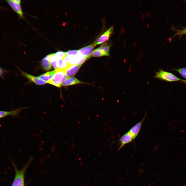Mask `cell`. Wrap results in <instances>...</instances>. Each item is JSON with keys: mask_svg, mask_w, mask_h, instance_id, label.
<instances>
[{"mask_svg": "<svg viewBox=\"0 0 186 186\" xmlns=\"http://www.w3.org/2000/svg\"><path fill=\"white\" fill-rule=\"evenodd\" d=\"M80 53L79 50H70L66 52V56L75 55Z\"/></svg>", "mask_w": 186, "mask_h": 186, "instance_id": "obj_21", "label": "cell"}, {"mask_svg": "<svg viewBox=\"0 0 186 186\" xmlns=\"http://www.w3.org/2000/svg\"><path fill=\"white\" fill-rule=\"evenodd\" d=\"M21 75L27 78L30 81L38 85H43L45 84L46 82L40 80L38 77L34 76L25 72L19 69Z\"/></svg>", "mask_w": 186, "mask_h": 186, "instance_id": "obj_11", "label": "cell"}, {"mask_svg": "<svg viewBox=\"0 0 186 186\" xmlns=\"http://www.w3.org/2000/svg\"><path fill=\"white\" fill-rule=\"evenodd\" d=\"M154 77L155 78L161 80L169 82L178 81H183L184 80L178 78L171 73L162 69L156 72Z\"/></svg>", "mask_w": 186, "mask_h": 186, "instance_id": "obj_3", "label": "cell"}, {"mask_svg": "<svg viewBox=\"0 0 186 186\" xmlns=\"http://www.w3.org/2000/svg\"><path fill=\"white\" fill-rule=\"evenodd\" d=\"M8 72V71L0 67V77L4 78V74Z\"/></svg>", "mask_w": 186, "mask_h": 186, "instance_id": "obj_23", "label": "cell"}, {"mask_svg": "<svg viewBox=\"0 0 186 186\" xmlns=\"http://www.w3.org/2000/svg\"><path fill=\"white\" fill-rule=\"evenodd\" d=\"M71 65H72L68 63L63 59L57 60L56 62V65L58 69L65 70Z\"/></svg>", "mask_w": 186, "mask_h": 186, "instance_id": "obj_16", "label": "cell"}, {"mask_svg": "<svg viewBox=\"0 0 186 186\" xmlns=\"http://www.w3.org/2000/svg\"><path fill=\"white\" fill-rule=\"evenodd\" d=\"M51 54L48 55L44 57L41 61L42 66L46 71H49L51 68V65L50 60Z\"/></svg>", "mask_w": 186, "mask_h": 186, "instance_id": "obj_15", "label": "cell"}, {"mask_svg": "<svg viewBox=\"0 0 186 186\" xmlns=\"http://www.w3.org/2000/svg\"><path fill=\"white\" fill-rule=\"evenodd\" d=\"M66 52L59 51L53 53V55L56 59L57 60L60 59H63L66 56Z\"/></svg>", "mask_w": 186, "mask_h": 186, "instance_id": "obj_18", "label": "cell"}, {"mask_svg": "<svg viewBox=\"0 0 186 186\" xmlns=\"http://www.w3.org/2000/svg\"><path fill=\"white\" fill-rule=\"evenodd\" d=\"M134 140L133 137L129 131L123 135L120 138L115 142H119L120 146L118 151L120 150L126 144L131 142Z\"/></svg>", "mask_w": 186, "mask_h": 186, "instance_id": "obj_5", "label": "cell"}, {"mask_svg": "<svg viewBox=\"0 0 186 186\" xmlns=\"http://www.w3.org/2000/svg\"><path fill=\"white\" fill-rule=\"evenodd\" d=\"M32 158L20 170H18L14 166L16 174L15 178L12 186H24V175L25 171L29 165Z\"/></svg>", "mask_w": 186, "mask_h": 186, "instance_id": "obj_1", "label": "cell"}, {"mask_svg": "<svg viewBox=\"0 0 186 186\" xmlns=\"http://www.w3.org/2000/svg\"><path fill=\"white\" fill-rule=\"evenodd\" d=\"M183 82H184L186 84V80H184Z\"/></svg>", "mask_w": 186, "mask_h": 186, "instance_id": "obj_25", "label": "cell"}, {"mask_svg": "<svg viewBox=\"0 0 186 186\" xmlns=\"http://www.w3.org/2000/svg\"><path fill=\"white\" fill-rule=\"evenodd\" d=\"M27 107L20 108L15 110L10 111H0V118L10 115L13 117L18 115L20 112L23 109H26Z\"/></svg>", "mask_w": 186, "mask_h": 186, "instance_id": "obj_12", "label": "cell"}, {"mask_svg": "<svg viewBox=\"0 0 186 186\" xmlns=\"http://www.w3.org/2000/svg\"><path fill=\"white\" fill-rule=\"evenodd\" d=\"M96 40L90 44L79 49L81 53L85 57L90 58L95 45Z\"/></svg>", "mask_w": 186, "mask_h": 186, "instance_id": "obj_9", "label": "cell"}, {"mask_svg": "<svg viewBox=\"0 0 186 186\" xmlns=\"http://www.w3.org/2000/svg\"><path fill=\"white\" fill-rule=\"evenodd\" d=\"M177 32L175 35H181L183 34H186V27L183 30H177Z\"/></svg>", "mask_w": 186, "mask_h": 186, "instance_id": "obj_22", "label": "cell"}, {"mask_svg": "<svg viewBox=\"0 0 186 186\" xmlns=\"http://www.w3.org/2000/svg\"><path fill=\"white\" fill-rule=\"evenodd\" d=\"M89 58L80 53L75 55L66 56L63 59L71 65H82Z\"/></svg>", "mask_w": 186, "mask_h": 186, "instance_id": "obj_4", "label": "cell"}, {"mask_svg": "<svg viewBox=\"0 0 186 186\" xmlns=\"http://www.w3.org/2000/svg\"><path fill=\"white\" fill-rule=\"evenodd\" d=\"M56 69L52 71L48 72L39 76L38 77L41 80L45 81L47 83L51 80L53 78Z\"/></svg>", "mask_w": 186, "mask_h": 186, "instance_id": "obj_14", "label": "cell"}, {"mask_svg": "<svg viewBox=\"0 0 186 186\" xmlns=\"http://www.w3.org/2000/svg\"><path fill=\"white\" fill-rule=\"evenodd\" d=\"M111 46V44H109L107 45H104L103 44L101 45L100 47L96 49L100 50H102L104 51L109 56V50Z\"/></svg>", "mask_w": 186, "mask_h": 186, "instance_id": "obj_19", "label": "cell"}, {"mask_svg": "<svg viewBox=\"0 0 186 186\" xmlns=\"http://www.w3.org/2000/svg\"><path fill=\"white\" fill-rule=\"evenodd\" d=\"M104 56H109V55L104 51L96 49L93 51L91 57H99Z\"/></svg>", "mask_w": 186, "mask_h": 186, "instance_id": "obj_17", "label": "cell"}, {"mask_svg": "<svg viewBox=\"0 0 186 186\" xmlns=\"http://www.w3.org/2000/svg\"><path fill=\"white\" fill-rule=\"evenodd\" d=\"M84 83H86L81 81L76 78L72 77L67 78L62 83L61 86H67L78 84Z\"/></svg>", "mask_w": 186, "mask_h": 186, "instance_id": "obj_13", "label": "cell"}, {"mask_svg": "<svg viewBox=\"0 0 186 186\" xmlns=\"http://www.w3.org/2000/svg\"><path fill=\"white\" fill-rule=\"evenodd\" d=\"M113 27H111L102 35L97 40H96L95 43V45L101 44L108 40L113 32Z\"/></svg>", "mask_w": 186, "mask_h": 186, "instance_id": "obj_7", "label": "cell"}, {"mask_svg": "<svg viewBox=\"0 0 186 186\" xmlns=\"http://www.w3.org/2000/svg\"><path fill=\"white\" fill-rule=\"evenodd\" d=\"M6 1L20 18L23 17V13L20 4L16 3L14 0H8Z\"/></svg>", "mask_w": 186, "mask_h": 186, "instance_id": "obj_8", "label": "cell"}, {"mask_svg": "<svg viewBox=\"0 0 186 186\" xmlns=\"http://www.w3.org/2000/svg\"><path fill=\"white\" fill-rule=\"evenodd\" d=\"M82 65H72L65 70V74L68 78L74 76L78 71Z\"/></svg>", "mask_w": 186, "mask_h": 186, "instance_id": "obj_10", "label": "cell"}, {"mask_svg": "<svg viewBox=\"0 0 186 186\" xmlns=\"http://www.w3.org/2000/svg\"><path fill=\"white\" fill-rule=\"evenodd\" d=\"M15 2L17 3L20 4L21 3V1L20 0H14Z\"/></svg>", "mask_w": 186, "mask_h": 186, "instance_id": "obj_24", "label": "cell"}, {"mask_svg": "<svg viewBox=\"0 0 186 186\" xmlns=\"http://www.w3.org/2000/svg\"><path fill=\"white\" fill-rule=\"evenodd\" d=\"M173 69L178 72L183 77L186 79V67Z\"/></svg>", "mask_w": 186, "mask_h": 186, "instance_id": "obj_20", "label": "cell"}, {"mask_svg": "<svg viewBox=\"0 0 186 186\" xmlns=\"http://www.w3.org/2000/svg\"><path fill=\"white\" fill-rule=\"evenodd\" d=\"M146 113L142 119L134 126L128 131L133 137L134 140L137 137L140 131L143 123L146 118Z\"/></svg>", "mask_w": 186, "mask_h": 186, "instance_id": "obj_6", "label": "cell"}, {"mask_svg": "<svg viewBox=\"0 0 186 186\" xmlns=\"http://www.w3.org/2000/svg\"><path fill=\"white\" fill-rule=\"evenodd\" d=\"M68 78L65 74V70L57 69L53 79L47 83L60 87L61 86L62 83Z\"/></svg>", "mask_w": 186, "mask_h": 186, "instance_id": "obj_2", "label": "cell"}]
</instances>
